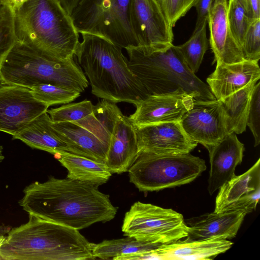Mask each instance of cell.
Returning <instances> with one entry per match:
<instances>
[{"label": "cell", "instance_id": "24", "mask_svg": "<svg viewBox=\"0 0 260 260\" xmlns=\"http://www.w3.org/2000/svg\"><path fill=\"white\" fill-rule=\"evenodd\" d=\"M68 171L67 178L91 183L100 186L106 183L111 176L105 163L63 151L54 155Z\"/></svg>", "mask_w": 260, "mask_h": 260}, {"label": "cell", "instance_id": "38", "mask_svg": "<svg viewBox=\"0 0 260 260\" xmlns=\"http://www.w3.org/2000/svg\"><path fill=\"white\" fill-rule=\"evenodd\" d=\"M62 5L71 14L72 10L76 6L79 0H60Z\"/></svg>", "mask_w": 260, "mask_h": 260}, {"label": "cell", "instance_id": "3", "mask_svg": "<svg viewBox=\"0 0 260 260\" xmlns=\"http://www.w3.org/2000/svg\"><path fill=\"white\" fill-rule=\"evenodd\" d=\"M93 245L79 230L28 214L26 223L7 233L0 259H93Z\"/></svg>", "mask_w": 260, "mask_h": 260}, {"label": "cell", "instance_id": "35", "mask_svg": "<svg viewBox=\"0 0 260 260\" xmlns=\"http://www.w3.org/2000/svg\"><path fill=\"white\" fill-rule=\"evenodd\" d=\"M213 0H197L193 7L196 9L197 19L195 27H199L207 21L209 12Z\"/></svg>", "mask_w": 260, "mask_h": 260}, {"label": "cell", "instance_id": "33", "mask_svg": "<svg viewBox=\"0 0 260 260\" xmlns=\"http://www.w3.org/2000/svg\"><path fill=\"white\" fill-rule=\"evenodd\" d=\"M248 126L254 139V146L260 143V82L254 85L250 100L249 109L247 119Z\"/></svg>", "mask_w": 260, "mask_h": 260}, {"label": "cell", "instance_id": "19", "mask_svg": "<svg viewBox=\"0 0 260 260\" xmlns=\"http://www.w3.org/2000/svg\"><path fill=\"white\" fill-rule=\"evenodd\" d=\"M244 150V144L235 133L228 134L208 149L210 169L207 189L211 196L236 176L235 169L242 161Z\"/></svg>", "mask_w": 260, "mask_h": 260}, {"label": "cell", "instance_id": "40", "mask_svg": "<svg viewBox=\"0 0 260 260\" xmlns=\"http://www.w3.org/2000/svg\"><path fill=\"white\" fill-rule=\"evenodd\" d=\"M161 7H162L164 5V0H155Z\"/></svg>", "mask_w": 260, "mask_h": 260}, {"label": "cell", "instance_id": "9", "mask_svg": "<svg viewBox=\"0 0 260 260\" xmlns=\"http://www.w3.org/2000/svg\"><path fill=\"white\" fill-rule=\"evenodd\" d=\"M130 0H79L71 15L79 33L101 35L125 49L136 46L131 27Z\"/></svg>", "mask_w": 260, "mask_h": 260}, {"label": "cell", "instance_id": "32", "mask_svg": "<svg viewBox=\"0 0 260 260\" xmlns=\"http://www.w3.org/2000/svg\"><path fill=\"white\" fill-rule=\"evenodd\" d=\"M240 47L245 60L258 62L260 58V19L251 22Z\"/></svg>", "mask_w": 260, "mask_h": 260}, {"label": "cell", "instance_id": "20", "mask_svg": "<svg viewBox=\"0 0 260 260\" xmlns=\"http://www.w3.org/2000/svg\"><path fill=\"white\" fill-rule=\"evenodd\" d=\"M257 61L216 63L214 71L206 81L212 94L220 100L260 79V69Z\"/></svg>", "mask_w": 260, "mask_h": 260}, {"label": "cell", "instance_id": "15", "mask_svg": "<svg viewBox=\"0 0 260 260\" xmlns=\"http://www.w3.org/2000/svg\"><path fill=\"white\" fill-rule=\"evenodd\" d=\"M218 189L214 212L238 211L247 214L254 211L260 199V159Z\"/></svg>", "mask_w": 260, "mask_h": 260}, {"label": "cell", "instance_id": "18", "mask_svg": "<svg viewBox=\"0 0 260 260\" xmlns=\"http://www.w3.org/2000/svg\"><path fill=\"white\" fill-rule=\"evenodd\" d=\"M229 0H213L207 20L209 44L216 63H233L245 60L234 38L228 19Z\"/></svg>", "mask_w": 260, "mask_h": 260}, {"label": "cell", "instance_id": "34", "mask_svg": "<svg viewBox=\"0 0 260 260\" xmlns=\"http://www.w3.org/2000/svg\"><path fill=\"white\" fill-rule=\"evenodd\" d=\"M197 0H164L166 16L172 27L193 7Z\"/></svg>", "mask_w": 260, "mask_h": 260}, {"label": "cell", "instance_id": "1", "mask_svg": "<svg viewBox=\"0 0 260 260\" xmlns=\"http://www.w3.org/2000/svg\"><path fill=\"white\" fill-rule=\"evenodd\" d=\"M98 185L51 176L23 190L19 204L28 214L78 230L112 220L117 209Z\"/></svg>", "mask_w": 260, "mask_h": 260}, {"label": "cell", "instance_id": "37", "mask_svg": "<svg viewBox=\"0 0 260 260\" xmlns=\"http://www.w3.org/2000/svg\"><path fill=\"white\" fill-rule=\"evenodd\" d=\"M28 0H0V6L8 8L14 13Z\"/></svg>", "mask_w": 260, "mask_h": 260}, {"label": "cell", "instance_id": "11", "mask_svg": "<svg viewBox=\"0 0 260 260\" xmlns=\"http://www.w3.org/2000/svg\"><path fill=\"white\" fill-rule=\"evenodd\" d=\"M129 15L136 46L157 51L173 45V27L155 0H130Z\"/></svg>", "mask_w": 260, "mask_h": 260}, {"label": "cell", "instance_id": "41", "mask_svg": "<svg viewBox=\"0 0 260 260\" xmlns=\"http://www.w3.org/2000/svg\"></svg>", "mask_w": 260, "mask_h": 260}, {"label": "cell", "instance_id": "23", "mask_svg": "<svg viewBox=\"0 0 260 260\" xmlns=\"http://www.w3.org/2000/svg\"><path fill=\"white\" fill-rule=\"evenodd\" d=\"M51 123L46 111L34 119L18 134L13 136V139L20 140L32 148L53 155L68 151L67 145L52 127Z\"/></svg>", "mask_w": 260, "mask_h": 260}, {"label": "cell", "instance_id": "21", "mask_svg": "<svg viewBox=\"0 0 260 260\" xmlns=\"http://www.w3.org/2000/svg\"><path fill=\"white\" fill-rule=\"evenodd\" d=\"M138 152L135 127L121 113L115 122L105 163L112 174L127 172Z\"/></svg>", "mask_w": 260, "mask_h": 260}, {"label": "cell", "instance_id": "5", "mask_svg": "<svg viewBox=\"0 0 260 260\" xmlns=\"http://www.w3.org/2000/svg\"><path fill=\"white\" fill-rule=\"evenodd\" d=\"M125 49L128 66L148 95L180 91L194 100H216L208 85L187 66L178 46L173 44L157 51H147L138 46Z\"/></svg>", "mask_w": 260, "mask_h": 260}, {"label": "cell", "instance_id": "14", "mask_svg": "<svg viewBox=\"0 0 260 260\" xmlns=\"http://www.w3.org/2000/svg\"><path fill=\"white\" fill-rule=\"evenodd\" d=\"M194 99L184 92L151 94L135 106L128 118L134 126L170 122H179L192 108Z\"/></svg>", "mask_w": 260, "mask_h": 260}, {"label": "cell", "instance_id": "12", "mask_svg": "<svg viewBox=\"0 0 260 260\" xmlns=\"http://www.w3.org/2000/svg\"><path fill=\"white\" fill-rule=\"evenodd\" d=\"M49 107L37 100L30 88L3 85L0 86V131L14 136Z\"/></svg>", "mask_w": 260, "mask_h": 260}, {"label": "cell", "instance_id": "2", "mask_svg": "<svg viewBox=\"0 0 260 260\" xmlns=\"http://www.w3.org/2000/svg\"><path fill=\"white\" fill-rule=\"evenodd\" d=\"M79 34L74 56L87 77L93 95L115 104L135 105L148 96L129 69L121 48L104 36Z\"/></svg>", "mask_w": 260, "mask_h": 260}, {"label": "cell", "instance_id": "16", "mask_svg": "<svg viewBox=\"0 0 260 260\" xmlns=\"http://www.w3.org/2000/svg\"><path fill=\"white\" fill-rule=\"evenodd\" d=\"M135 127L139 152L188 153L198 145L185 133L180 122H162Z\"/></svg>", "mask_w": 260, "mask_h": 260}, {"label": "cell", "instance_id": "17", "mask_svg": "<svg viewBox=\"0 0 260 260\" xmlns=\"http://www.w3.org/2000/svg\"><path fill=\"white\" fill-rule=\"evenodd\" d=\"M177 241L138 255V259L207 260L224 253L233 243L227 239L212 238L203 240Z\"/></svg>", "mask_w": 260, "mask_h": 260}, {"label": "cell", "instance_id": "31", "mask_svg": "<svg viewBox=\"0 0 260 260\" xmlns=\"http://www.w3.org/2000/svg\"><path fill=\"white\" fill-rule=\"evenodd\" d=\"M16 41L14 26V13L0 6V63ZM5 85L0 75V86Z\"/></svg>", "mask_w": 260, "mask_h": 260}, {"label": "cell", "instance_id": "36", "mask_svg": "<svg viewBox=\"0 0 260 260\" xmlns=\"http://www.w3.org/2000/svg\"><path fill=\"white\" fill-rule=\"evenodd\" d=\"M247 3L252 20L260 19V0H247Z\"/></svg>", "mask_w": 260, "mask_h": 260}, {"label": "cell", "instance_id": "6", "mask_svg": "<svg viewBox=\"0 0 260 260\" xmlns=\"http://www.w3.org/2000/svg\"><path fill=\"white\" fill-rule=\"evenodd\" d=\"M0 75L5 84L28 88L48 83L81 93L88 86L74 58H59L17 41L1 62Z\"/></svg>", "mask_w": 260, "mask_h": 260}, {"label": "cell", "instance_id": "26", "mask_svg": "<svg viewBox=\"0 0 260 260\" xmlns=\"http://www.w3.org/2000/svg\"><path fill=\"white\" fill-rule=\"evenodd\" d=\"M161 244L136 239L133 237L106 240L93 243L92 253L95 258L115 259L118 256L145 252L158 247Z\"/></svg>", "mask_w": 260, "mask_h": 260}, {"label": "cell", "instance_id": "27", "mask_svg": "<svg viewBox=\"0 0 260 260\" xmlns=\"http://www.w3.org/2000/svg\"><path fill=\"white\" fill-rule=\"evenodd\" d=\"M207 25V21L194 27L190 38L183 44L178 46L185 63L194 74L198 71L208 48Z\"/></svg>", "mask_w": 260, "mask_h": 260}, {"label": "cell", "instance_id": "13", "mask_svg": "<svg viewBox=\"0 0 260 260\" xmlns=\"http://www.w3.org/2000/svg\"><path fill=\"white\" fill-rule=\"evenodd\" d=\"M193 141L208 150L228 133L225 114L219 100H194L193 105L179 122Z\"/></svg>", "mask_w": 260, "mask_h": 260}, {"label": "cell", "instance_id": "4", "mask_svg": "<svg viewBox=\"0 0 260 260\" xmlns=\"http://www.w3.org/2000/svg\"><path fill=\"white\" fill-rule=\"evenodd\" d=\"M16 41L51 56L73 58L80 35L60 0H28L14 14Z\"/></svg>", "mask_w": 260, "mask_h": 260}, {"label": "cell", "instance_id": "7", "mask_svg": "<svg viewBox=\"0 0 260 260\" xmlns=\"http://www.w3.org/2000/svg\"><path fill=\"white\" fill-rule=\"evenodd\" d=\"M204 159L188 153H138L128 170L129 181L143 192L190 183L206 170Z\"/></svg>", "mask_w": 260, "mask_h": 260}, {"label": "cell", "instance_id": "30", "mask_svg": "<svg viewBox=\"0 0 260 260\" xmlns=\"http://www.w3.org/2000/svg\"><path fill=\"white\" fill-rule=\"evenodd\" d=\"M94 110V105L87 100L78 103H68L58 108L47 110L52 123L74 121L90 114Z\"/></svg>", "mask_w": 260, "mask_h": 260}, {"label": "cell", "instance_id": "29", "mask_svg": "<svg viewBox=\"0 0 260 260\" xmlns=\"http://www.w3.org/2000/svg\"><path fill=\"white\" fill-rule=\"evenodd\" d=\"M35 98L49 107L68 104L80 95V92L52 84H39L30 88Z\"/></svg>", "mask_w": 260, "mask_h": 260}, {"label": "cell", "instance_id": "8", "mask_svg": "<svg viewBox=\"0 0 260 260\" xmlns=\"http://www.w3.org/2000/svg\"><path fill=\"white\" fill-rule=\"evenodd\" d=\"M122 113L115 103L102 99L93 112L78 120L52 123L68 152L105 162L115 122Z\"/></svg>", "mask_w": 260, "mask_h": 260}, {"label": "cell", "instance_id": "28", "mask_svg": "<svg viewBox=\"0 0 260 260\" xmlns=\"http://www.w3.org/2000/svg\"><path fill=\"white\" fill-rule=\"evenodd\" d=\"M228 19L232 34L240 46L253 21L249 13L247 0H229Z\"/></svg>", "mask_w": 260, "mask_h": 260}, {"label": "cell", "instance_id": "22", "mask_svg": "<svg viewBox=\"0 0 260 260\" xmlns=\"http://www.w3.org/2000/svg\"><path fill=\"white\" fill-rule=\"evenodd\" d=\"M246 215L238 211H214L188 219L185 222L188 227L186 239H232L236 236Z\"/></svg>", "mask_w": 260, "mask_h": 260}, {"label": "cell", "instance_id": "10", "mask_svg": "<svg viewBox=\"0 0 260 260\" xmlns=\"http://www.w3.org/2000/svg\"><path fill=\"white\" fill-rule=\"evenodd\" d=\"M121 229L126 237L160 244L184 238L188 232L181 214L140 202L125 213Z\"/></svg>", "mask_w": 260, "mask_h": 260}, {"label": "cell", "instance_id": "25", "mask_svg": "<svg viewBox=\"0 0 260 260\" xmlns=\"http://www.w3.org/2000/svg\"><path fill=\"white\" fill-rule=\"evenodd\" d=\"M258 81L219 100L223 109L228 133L240 134L246 131L250 102L253 87Z\"/></svg>", "mask_w": 260, "mask_h": 260}, {"label": "cell", "instance_id": "39", "mask_svg": "<svg viewBox=\"0 0 260 260\" xmlns=\"http://www.w3.org/2000/svg\"><path fill=\"white\" fill-rule=\"evenodd\" d=\"M10 229L11 228L8 226H0V246Z\"/></svg>", "mask_w": 260, "mask_h": 260}]
</instances>
